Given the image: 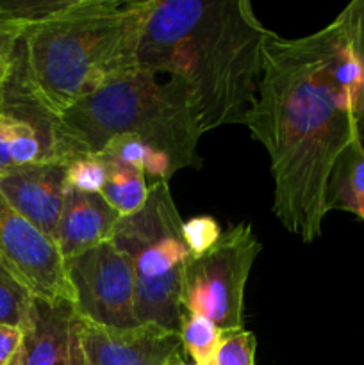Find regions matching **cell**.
<instances>
[{"label":"cell","mask_w":364,"mask_h":365,"mask_svg":"<svg viewBox=\"0 0 364 365\" xmlns=\"http://www.w3.org/2000/svg\"><path fill=\"white\" fill-rule=\"evenodd\" d=\"M256 346L253 331L245 328L225 330L213 365H256Z\"/></svg>","instance_id":"21"},{"label":"cell","mask_w":364,"mask_h":365,"mask_svg":"<svg viewBox=\"0 0 364 365\" xmlns=\"http://www.w3.org/2000/svg\"><path fill=\"white\" fill-rule=\"evenodd\" d=\"M360 78L341 14L302 38L273 32L264 46L263 78L245 127L270 157L273 214L303 242L323 232L328 178L357 139Z\"/></svg>","instance_id":"1"},{"label":"cell","mask_w":364,"mask_h":365,"mask_svg":"<svg viewBox=\"0 0 364 365\" xmlns=\"http://www.w3.org/2000/svg\"><path fill=\"white\" fill-rule=\"evenodd\" d=\"M29 25L20 21L0 20V82L7 81L13 75L16 64L18 43Z\"/></svg>","instance_id":"24"},{"label":"cell","mask_w":364,"mask_h":365,"mask_svg":"<svg viewBox=\"0 0 364 365\" xmlns=\"http://www.w3.org/2000/svg\"><path fill=\"white\" fill-rule=\"evenodd\" d=\"M120 214L100 195L68 187L56 242L64 259H74L113 239Z\"/></svg>","instance_id":"13"},{"label":"cell","mask_w":364,"mask_h":365,"mask_svg":"<svg viewBox=\"0 0 364 365\" xmlns=\"http://www.w3.org/2000/svg\"><path fill=\"white\" fill-rule=\"evenodd\" d=\"M0 264L41 302L74 305L66 259L56 241L14 212L0 196Z\"/></svg>","instance_id":"8"},{"label":"cell","mask_w":364,"mask_h":365,"mask_svg":"<svg viewBox=\"0 0 364 365\" xmlns=\"http://www.w3.org/2000/svg\"><path fill=\"white\" fill-rule=\"evenodd\" d=\"M327 210H345L364 223V148L359 139L339 155L327 187Z\"/></svg>","instance_id":"14"},{"label":"cell","mask_w":364,"mask_h":365,"mask_svg":"<svg viewBox=\"0 0 364 365\" xmlns=\"http://www.w3.org/2000/svg\"><path fill=\"white\" fill-rule=\"evenodd\" d=\"M68 163L50 160L0 175V196L7 205L52 241L57 237L68 191Z\"/></svg>","instance_id":"11"},{"label":"cell","mask_w":364,"mask_h":365,"mask_svg":"<svg viewBox=\"0 0 364 365\" xmlns=\"http://www.w3.org/2000/svg\"><path fill=\"white\" fill-rule=\"evenodd\" d=\"M221 227L211 216H196L182 223V239L191 255L209 252L221 237Z\"/></svg>","instance_id":"23"},{"label":"cell","mask_w":364,"mask_h":365,"mask_svg":"<svg viewBox=\"0 0 364 365\" xmlns=\"http://www.w3.org/2000/svg\"><path fill=\"white\" fill-rule=\"evenodd\" d=\"M166 365H195V364L184 362V360H182V355H177V356H173V359H171Z\"/></svg>","instance_id":"27"},{"label":"cell","mask_w":364,"mask_h":365,"mask_svg":"<svg viewBox=\"0 0 364 365\" xmlns=\"http://www.w3.org/2000/svg\"><path fill=\"white\" fill-rule=\"evenodd\" d=\"M24 331L20 328L0 327V365H7L20 348Z\"/></svg>","instance_id":"25"},{"label":"cell","mask_w":364,"mask_h":365,"mask_svg":"<svg viewBox=\"0 0 364 365\" xmlns=\"http://www.w3.org/2000/svg\"><path fill=\"white\" fill-rule=\"evenodd\" d=\"M70 0H0V20L32 25L59 13Z\"/></svg>","instance_id":"22"},{"label":"cell","mask_w":364,"mask_h":365,"mask_svg":"<svg viewBox=\"0 0 364 365\" xmlns=\"http://www.w3.org/2000/svg\"><path fill=\"white\" fill-rule=\"evenodd\" d=\"M271 34L248 0H152L139 64L189 89L203 135L245 125Z\"/></svg>","instance_id":"2"},{"label":"cell","mask_w":364,"mask_h":365,"mask_svg":"<svg viewBox=\"0 0 364 365\" xmlns=\"http://www.w3.org/2000/svg\"><path fill=\"white\" fill-rule=\"evenodd\" d=\"M75 316L113 328L141 324L136 316V278L131 260L111 241L66 260Z\"/></svg>","instance_id":"7"},{"label":"cell","mask_w":364,"mask_h":365,"mask_svg":"<svg viewBox=\"0 0 364 365\" xmlns=\"http://www.w3.org/2000/svg\"><path fill=\"white\" fill-rule=\"evenodd\" d=\"M348 29L350 41H352L355 56L360 64V93L357 102V139L364 148V0H353L339 13Z\"/></svg>","instance_id":"20"},{"label":"cell","mask_w":364,"mask_h":365,"mask_svg":"<svg viewBox=\"0 0 364 365\" xmlns=\"http://www.w3.org/2000/svg\"><path fill=\"white\" fill-rule=\"evenodd\" d=\"M150 9L152 0H70L25 29L16 53L21 82L59 118L79 100L138 73Z\"/></svg>","instance_id":"3"},{"label":"cell","mask_w":364,"mask_h":365,"mask_svg":"<svg viewBox=\"0 0 364 365\" xmlns=\"http://www.w3.org/2000/svg\"><path fill=\"white\" fill-rule=\"evenodd\" d=\"M74 321V305L34 298L20 348L7 365H68Z\"/></svg>","instance_id":"12"},{"label":"cell","mask_w":364,"mask_h":365,"mask_svg":"<svg viewBox=\"0 0 364 365\" xmlns=\"http://www.w3.org/2000/svg\"><path fill=\"white\" fill-rule=\"evenodd\" d=\"M50 160H71L59 134V118L31 95L14 64L0 102V175Z\"/></svg>","instance_id":"9"},{"label":"cell","mask_w":364,"mask_h":365,"mask_svg":"<svg viewBox=\"0 0 364 365\" xmlns=\"http://www.w3.org/2000/svg\"><path fill=\"white\" fill-rule=\"evenodd\" d=\"M182 223L168 182H153L145 207L121 217L113 234L134 271L138 321L173 331L181 330L182 274L191 257Z\"/></svg>","instance_id":"5"},{"label":"cell","mask_w":364,"mask_h":365,"mask_svg":"<svg viewBox=\"0 0 364 365\" xmlns=\"http://www.w3.org/2000/svg\"><path fill=\"white\" fill-rule=\"evenodd\" d=\"M106 160L109 168H107L106 184L100 191V196L121 217L139 212L145 207L150 191V184L145 173L127 166V164L109 159V157H106Z\"/></svg>","instance_id":"16"},{"label":"cell","mask_w":364,"mask_h":365,"mask_svg":"<svg viewBox=\"0 0 364 365\" xmlns=\"http://www.w3.org/2000/svg\"><path fill=\"white\" fill-rule=\"evenodd\" d=\"M107 160L100 153H79L68 163V187L100 195L107 177Z\"/></svg>","instance_id":"19"},{"label":"cell","mask_w":364,"mask_h":365,"mask_svg":"<svg viewBox=\"0 0 364 365\" xmlns=\"http://www.w3.org/2000/svg\"><path fill=\"white\" fill-rule=\"evenodd\" d=\"M74 330L95 365H166L182 351L181 331L153 323L113 328L75 316Z\"/></svg>","instance_id":"10"},{"label":"cell","mask_w":364,"mask_h":365,"mask_svg":"<svg viewBox=\"0 0 364 365\" xmlns=\"http://www.w3.org/2000/svg\"><path fill=\"white\" fill-rule=\"evenodd\" d=\"M261 250L252 225L239 223L209 252L189 257L182 274V310L207 317L223 331L245 328V287Z\"/></svg>","instance_id":"6"},{"label":"cell","mask_w":364,"mask_h":365,"mask_svg":"<svg viewBox=\"0 0 364 365\" xmlns=\"http://www.w3.org/2000/svg\"><path fill=\"white\" fill-rule=\"evenodd\" d=\"M68 365H95L89 360V356L86 355V351L82 349L81 342H79L77 334L75 330H71V344H70V359H68Z\"/></svg>","instance_id":"26"},{"label":"cell","mask_w":364,"mask_h":365,"mask_svg":"<svg viewBox=\"0 0 364 365\" xmlns=\"http://www.w3.org/2000/svg\"><path fill=\"white\" fill-rule=\"evenodd\" d=\"M59 134L71 159L98 153L114 135L132 134L170 157L175 171L202 166V132L189 89L145 70L79 100L59 116Z\"/></svg>","instance_id":"4"},{"label":"cell","mask_w":364,"mask_h":365,"mask_svg":"<svg viewBox=\"0 0 364 365\" xmlns=\"http://www.w3.org/2000/svg\"><path fill=\"white\" fill-rule=\"evenodd\" d=\"M9 78H11V77H9ZM9 78H7V81H2V82H0V102H2L4 96H6L7 84H9Z\"/></svg>","instance_id":"28"},{"label":"cell","mask_w":364,"mask_h":365,"mask_svg":"<svg viewBox=\"0 0 364 365\" xmlns=\"http://www.w3.org/2000/svg\"><path fill=\"white\" fill-rule=\"evenodd\" d=\"M182 351L191 356L195 365H213L220 348L223 330L198 314H182L181 319Z\"/></svg>","instance_id":"17"},{"label":"cell","mask_w":364,"mask_h":365,"mask_svg":"<svg viewBox=\"0 0 364 365\" xmlns=\"http://www.w3.org/2000/svg\"><path fill=\"white\" fill-rule=\"evenodd\" d=\"M98 153L113 160H118L121 164H127L134 170L143 171L148 184L170 182V178L177 173L170 157L164 155L163 152L156 150L153 146L146 145L138 135H114Z\"/></svg>","instance_id":"15"},{"label":"cell","mask_w":364,"mask_h":365,"mask_svg":"<svg viewBox=\"0 0 364 365\" xmlns=\"http://www.w3.org/2000/svg\"><path fill=\"white\" fill-rule=\"evenodd\" d=\"M32 303L34 296L0 264V327L24 330Z\"/></svg>","instance_id":"18"}]
</instances>
